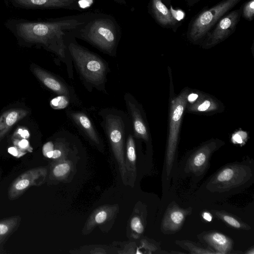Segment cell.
<instances>
[{
	"label": "cell",
	"instance_id": "6da1fadb",
	"mask_svg": "<svg viewBox=\"0 0 254 254\" xmlns=\"http://www.w3.org/2000/svg\"><path fill=\"white\" fill-rule=\"evenodd\" d=\"M95 14L68 16L51 22L20 23L16 30L24 40L41 44L54 53L65 64L68 76L72 78L73 63L66 45L67 34L80 27Z\"/></svg>",
	"mask_w": 254,
	"mask_h": 254
},
{
	"label": "cell",
	"instance_id": "7a4b0ae2",
	"mask_svg": "<svg viewBox=\"0 0 254 254\" xmlns=\"http://www.w3.org/2000/svg\"><path fill=\"white\" fill-rule=\"evenodd\" d=\"M68 51L77 71L89 91L93 88L106 93L108 63L96 54L79 45L70 32L66 37Z\"/></svg>",
	"mask_w": 254,
	"mask_h": 254
},
{
	"label": "cell",
	"instance_id": "3957f363",
	"mask_svg": "<svg viewBox=\"0 0 254 254\" xmlns=\"http://www.w3.org/2000/svg\"><path fill=\"white\" fill-rule=\"evenodd\" d=\"M75 38L81 39L112 57L117 55L121 30L111 16L96 13L78 28L70 31Z\"/></svg>",
	"mask_w": 254,
	"mask_h": 254
},
{
	"label": "cell",
	"instance_id": "277c9868",
	"mask_svg": "<svg viewBox=\"0 0 254 254\" xmlns=\"http://www.w3.org/2000/svg\"><path fill=\"white\" fill-rule=\"evenodd\" d=\"M102 127L118 163L123 182L127 172L125 147L128 135L132 131L128 114L115 108L101 109L98 113Z\"/></svg>",
	"mask_w": 254,
	"mask_h": 254
},
{
	"label": "cell",
	"instance_id": "5b68a950",
	"mask_svg": "<svg viewBox=\"0 0 254 254\" xmlns=\"http://www.w3.org/2000/svg\"><path fill=\"white\" fill-rule=\"evenodd\" d=\"M241 0H222L199 13L189 24L188 39L195 44L203 40L217 22Z\"/></svg>",
	"mask_w": 254,
	"mask_h": 254
},
{
	"label": "cell",
	"instance_id": "8992f818",
	"mask_svg": "<svg viewBox=\"0 0 254 254\" xmlns=\"http://www.w3.org/2000/svg\"><path fill=\"white\" fill-rule=\"evenodd\" d=\"M188 89L183 91L171 103L169 133L166 148V170L169 175L171 170L178 145L183 115L187 105Z\"/></svg>",
	"mask_w": 254,
	"mask_h": 254
},
{
	"label": "cell",
	"instance_id": "52a82bcc",
	"mask_svg": "<svg viewBox=\"0 0 254 254\" xmlns=\"http://www.w3.org/2000/svg\"><path fill=\"white\" fill-rule=\"evenodd\" d=\"M250 171L246 167L233 165L223 168L209 182L212 190L223 192L241 187L250 180Z\"/></svg>",
	"mask_w": 254,
	"mask_h": 254
},
{
	"label": "cell",
	"instance_id": "ba28073f",
	"mask_svg": "<svg viewBox=\"0 0 254 254\" xmlns=\"http://www.w3.org/2000/svg\"><path fill=\"white\" fill-rule=\"evenodd\" d=\"M242 7L223 16L207 34L202 42V47L210 48L222 42L235 31L242 15Z\"/></svg>",
	"mask_w": 254,
	"mask_h": 254
},
{
	"label": "cell",
	"instance_id": "9c48e42d",
	"mask_svg": "<svg viewBox=\"0 0 254 254\" xmlns=\"http://www.w3.org/2000/svg\"><path fill=\"white\" fill-rule=\"evenodd\" d=\"M124 99L127 114L131 120L134 136L144 140L146 143H149L150 135L141 105L130 93H125Z\"/></svg>",
	"mask_w": 254,
	"mask_h": 254
},
{
	"label": "cell",
	"instance_id": "30bf717a",
	"mask_svg": "<svg viewBox=\"0 0 254 254\" xmlns=\"http://www.w3.org/2000/svg\"><path fill=\"white\" fill-rule=\"evenodd\" d=\"M47 174L46 168L39 167L29 169L19 175L13 181L8 190V197L14 199L32 186L41 185Z\"/></svg>",
	"mask_w": 254,
	"mask_h": 254
},
{
	"label": "cell",
	"instance_id": "8fae6325",
	"mask_svg": "<svg viewBox=\"0 0 254 254\" xmlns=\"http://www.w3.org/2000/svg\"><path fill=\"white\" fill-rule=\"evenodd\" d=\"M32 71L46 87L59 96L67 98L71 103L77 104L78 103V99L74 89L64 80L37 66L33 67Z\"/></svg>",
	"mask_w": 254,
	"mask_h": 254
},
{
	"label": "cell",
	"instance_id": "7c38bea8",
	"mask_svg": "<svg viewBox=\"0 0 254 254\" xmlns=\"http://www.w3.org/2000/svg\"><path fill=\"white\" fill-rule=\"evenodd\" d=\"M68 118L93 144L102 146V141L92 122L87 114L80 111L68 110L66 111Z\"/></svg>",
	"mask_w": 254,
	"mask_h": 254
},
{
	"label": "cell",
	"instance_id": "4fadbf2b",
	"mask_svg": "<svg viewBox=\"0 0 254 254\" xmlns=\"http://www.w3.org/2000/svg\"><path fill=\"white\" fill-rule=\"evenodd\" d=\"M217 145L216 141H211L196 150L188 160L189 169L193 173L202 170L206 166L210 155L217 148Z\"/></svg>",
	"mask_w": 254,
	"mask_h": 254
},
{
	"label": "cell",
	"instance_id": "5bb4252c",
	"mask_svg": "<svg viewBox=\"0 0 254 254\" xmlns=\"http://www.w3.org/2000/svg\"><path fill=\"white\" fill-rule=\"evenodd\" d=\"M18 5L38 8H64L80 11L74 0H14Z\"/></svg>",
	"mask_w": 254,
	"mask_h": 254
},
{
	"label": "cell",
	"instance_id": "9a60e30c",
	"mask_svg": "<svg viewBox=\"0 0 254 254\" xmlns=\"http://www.w3.org/2000/svg\"><path fill=\"white\" fill-rule=\"evenodd\" d=\"M149 11L156 21L162 27H173L178 22L162 0H150Z\"/></svg>",
	"mask_w": 254,
	"mask_h": 254
},
{
	"label": "cell",
	"instance_id": "2e32d148",
	"mask_svg": "<svg viewBox=\"0 0 254 254\" xmlns=\"http://www.w3.org/2000/svg\"><path fill=\"white\" fill-rule=\"evenodd\" d=\"M27 114V110L19 108L11 109L4 112L0 116V140L12 126Z\"/></svg>",
	"mask_w": 254,
	"mask_h": 254
},
{
	"label": "cell",
	"instance_id": "e0dca14e",
	"mask_svg": "<svg viewBox=\"0 0 254 254\" xmlns=\"http://www.w3.org/2000/svg\"><path fill=\"white\" fill-rule=\"evenodd\" d=\"M187 215V211L178 207H173L168 210L163 221L164 230L175 231L179 229Z\"/></svg>",
	"mask_w": 254,
	"mask_h": 254
},
{
	"label": "cell",
	"instance_id": "ac0fdd59",
	"mask_svg": "<svg viewBox=\"0 0 254 254\" xmlns=\"http://www.w3.org/2000/svg\"><path fill=\"white\" fill-rule=\"evenodd\" d=\"M204 239L216 251V254H227L232 249V242L225 235L218 232L207 234Z\"/></svg>",
	"mask_w": 254,
	"mask_h": 254
},
{
	"label": "cell",
	"instance_id": "d6986e66",
	"mask_svg": "<svg viewBox=\"0 0 254 254\" xmlns=\"http://www.w3.org/2000/svg\"><path fill=\"white\" fill-rule=\"evenodd\" d=\"M20 221L21 218L19 216L0 220V244L16 231Z\"/></svg>",
	"mask_w": 254,
	"mask_h": 254
},
{
	"label": "cell",
	"instance_id": "ffe728a7",
	"mask_svg": "<svg viewBox=\"0 0 254 254\" xmlns=\"http://www.w3.org/2000/svg\"><path fill=\"white\" fill-rule=\"evenodd\" d=\"M126 156L127 163L133 171H135V163L136 160V138L131 132L127 136L126 142Z\"/></svg>",
	"mask_w": 254,
	"mask_h": 254
},
{
	"label": "cell",
	"instance_id": "44dd1931",
	"mask_svg": "<svg viewBox=\"0 0 254 254\" xmlns=\"http://www.w3.org/2000/svg\"><path fill=\"white\" fill-rule=\"evenodd\" d=\"M71 169V163L64 159L59 160L53 165L51 169L50 177L53 179H64L69 173Z\"/></svg>",
	"mask_w": 254,
	"mask_h": 254
},
{
	"label": "cell",
	"instance_id": "7402d4cb",
	"mask_svg": "<svg viewBox=\"0 0 254 254\" xmlns=\"http://www.w3.org/2000/svg\"><path fill=\"white\" fill-rule=\"evenodd\" d=\"M217 108V104L209 97L201 98L188 108L190 111L198 112L211 111Z\"/></svg>",
	"mask_w": 254,
	"mask_h": 254
},
{
	"label": "cell",
	"instance_id": "603a6c76",
	"mask_svg": "<svg viewBox=\"0 0 254 254\" xmlns=\"http://www.w3.org/2000/svg\"><path fill=\"white\" fill-rule=\"evenodd\" d=\"M109 210L105 209H101L95 212L90 219V223L93 224H99L104 222L108 217Z\"/></svg>",
	"mask_w": 254,
	"mask_h": 254
},
{
	"label": "cell",
	"instance_id": "cb8c5ba5",
	"mask_svg": "<svg viewBox=\"0 0 254 254\" xmlns=\"http://www.w3.org/2000/svg\"><path fill=\"white\" fill-rule=\"evenodd\" d=\"M242 14L249 21H252L254 15V0H249L242 7Z\"/></svg>",
	"mask_w": 254,
	"mask_h": 254
},
{
	"label": "cell",
	"instance_id": "d4e9b609",
	"mask_svg": "<svg viewBox=\"0 0 254 254\" xmlns=\"http://www.w3.org/2000/svg\"><path fill=\"white\" fill-rule=\"evenodd\" d=\"M70 103V101L67 98L63 96H59L51 100L50 105L53 108L59 109L64 108L66 105Z\"/></svg>",
	"mask_w": 254,
	"mask_h": 254
},
{
	"label": "cell",
	"instance_id": "484cf974",
	"mask_svg": "<svg viewBox=\"0 0 254 254\" xmlns=\"http://www.w3.org/2000/svg\"><path fill=\"white\" fill-rule=\"evenodd\" d=\"M130 225L131 230L138 234H141L144 231L142 221L138 216H135L131 218Z\"/></svg>",
	"mask_w": 254,
	"mask_h": 254
},
{
	"label": "cell",
	"instance_id": "4316f807",
	"mask_svg": "<svg viewBox=\"0 0 254 254\" xmlns=\"http://www.w3.org/2000/svg\"><path fill=\"white\" fill-rule=\"evenodd\" d=\"M219 216L230 226L237 229L242 228L240 222L234 217L227 214H219Z\"/></svg>",
	"mask_w": 254,
	"mask_h": 254
},
{
	"label": "cell",
	"instance_id": "83f0119b",
	"mask_svg": "<svg viewBox=\"0 0 254 254\" xmlns=\"http://www.w3.org/2000/svg\"><path fill=\"white\" fill-rule=\"evenodd\" d=\"M185 247L192 254H213L215 253V252L210 251L208 250L201 249L198 247H196L190 243H186L184 244Z\"/></svg>",
	"mask_w": 254,
	"mask_h": 254
},
{
	"label": "cell",
	"instance_id": "f1b7e54d",
	"mask_svg": "<svg viewBox=\"0 0 254 254\" xmlns=\"http://www.w3.org/2000/svg\"><path fill=\"white\" fill-rule=\"evenodd\" d=\"M13 143L15 146L22 151H28L30 152L32 151V148L30 146L29 141L26 139H15Z\"/></svg>",
	"mask_w": 254,
	"mask_h": 254
},
{
	"label": "cell",
	"instance_id": "f546056e",
	"mask_svg": "<svg viewBox=\"0 0 254 254\" xmlns=\"http://www.w3.org/2000/svg\"><path fill=\"white\" fill-rule=\"evenodd\" d=\"M78 5L80 11H83L90 8L97 0H74Z\"/></svg>",
	"mask_w": 254,
	"mask_h": 254
},
{
	"label": "cell",
	"instance_id": "4dcf8cb0",
	"mask_svg": "<svg viewBox=\"0 0 254 254\" xmlns=\"http://www.w3.org/2000/svg\"><path fill=\"white\" fill-rule=\"evenodd\" d=\"M173 17L177 21H180L183 19L185 16V12L181 9H175L172 5H170L169 9Z\"/></svg>",
	"mask_w": 254,
	"mask_h": 254
},
{
	"label": "cell",
	"instance_id": "1f68e13d",
	"mask_svg": "<svg viewBox=\"0 0 254 254\" xmlns=\"http://www.w3.org/2000/svg\"><path fill=\"white\" fill-rule=\"evenodd\" d=\"M8 152L12 155L19 158L24 155L26 152L22 151L16 146L10 147L8 148Z\"/></svg>",
	"mask_w": 254,
	"mask_h": 254
},
{
	"label": "cell",
	"instance_id": "d6a6232c",
	"mask_svg": "<svg viewBox=\"0 0 254 254\" xmlns=\"http://www.w3.org/2000/svg\"><path fill=\"white\" fill-rule=\"evenodd\" d=\"M54 150V143L52 140L49 141L45 143L42 148V152L44 156L46 154Z\"/></svg>",
	"mask_w": 254,
	"mask_h": 254
},
{
	"label": "cell",
	"instance_id": "836d02e7",
	"mask_svg": "<svg viewBox=\"0 0 254 254\" xmlns=\"http://www.w3.org/2000/svg\"><path fill=\"white\" fill-rule=\"evenodd\" d=\"M16 134L20 136V137L24 139H27L30 136L29 132L27 129L21 128H18Z\"/></svg>",
	"mask_w": 254,
	"mask_h": 254
},
{
	"label": "cell",
	"instance_id": "e575fe53",
	"mask_svg": "<svg viewBox=\"0 0 254 254\" xmlns=\"http://www.w3.org/2000/svg\"><path fill=\"white\" fill-rule=\"evenodd\" d=\"M198 97V95L196 93H191L188 95L187 101L190 103H192L196 100Z\"/></svg>",
	"mask_w": 254,
	"mask_h": 254
},
{
	"label": "cell",
	"instance_id": "d590c367",
	"mask_svg": "<svg viewBox=\"0 0 254 254\" xmlns=\"http://www.w3.org/2000/svg\"><path fill=\"white\" fill-rule=\"evenodd\" d=\"M202 216L204 219H205V220H206L208 222H210L212 218V215H211V214L207 212H203Z\"/></svg>",
	"mask_w": 254,
	"mask_h": 254
},
{
	"label": "cell",
	"instance_id": "8d00e7d4",
	"mask_svg": "<svg viewBox=\"0 0 254 254\" xmlns=\"http://www.w3.org/2000/svg\"><path fill=\"white\" fill-rule=\"evenodd\" d=\"M116 3L120 4H126V1L125 0H112Z\"/></svg>",
	"mask_w": 254,
	"mask_h": 254
},
{
	"label": "cell",
	"instance_id": "74e56055",
	"mask_svg": "<svg viewBox=\"0 0 254 254\" xmlns=\"http://www.w3.org/2000/svg\"><path fill=\"white\" fill-rule=\"evenodd\" d=\"M199 0H188V3L190 5H192V4L196 3V2H197Z\"/></svg>",
	"mask_w": 254,
	"mask_h": 254
},
{
	"label": "cell",
	"instance_id": "f35d334b",
	"mask_svg": "<svg viewBox=\"0 0 254 254\" xmlns=\"http://www.w3.org/2000/svg\"><path fill=\"white\" fill-rule=\"evenodd\" d=\"M162 1H163V2L164 3H167V4H169L171 0H162Z\"/></svg>",
	"mask_w": 254,
	"mask_h": 254
}]
</instances>
